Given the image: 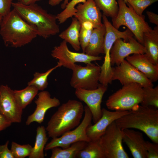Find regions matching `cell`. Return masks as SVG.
Returning a JSON list of instances; mask_svg holds the SVG:
<instances>
[{
    "label": "cell",
    "instance_id": "obj_1",
    "mask_svg": "<svg viewBox=\"0 0 158 158\" xmlns=\"http://www.w3.org/2000/svg\"><path fill=\"white\" fill-rule=\"evenodd\" d=\"M0 35L6 46L14 48L29 44L38 36L36 29L13 8L2 17Z\"/></svg>",
    "mask_w": 158,
    "mask_h": 158
},
{
    "label": "cell",
    "instance_id": "obj_12",
    "mask_svg": "<svg viewBox=\"0 0 158 158\" xmlns=\"http://www.w3.org/2000/svg\"><path fill=\"white\" fill-rule=\"evenodd\" d=\"M102 18L103 24L105 27L106 33L104 46L105 56L103 63L101 67L103 71H111L112 68L110 62V50L115 42L120 38L123 39L125 42H128L129 38L133 37V35L128 28L122 32L115 28L104 15H102Z\"/></svg>",
    "mask_w": 158,
    "mask_h": 158
},
{
    "label": "cell",
    "instance_id": "obj_35",
    "mask_svg": "<svg viewBox=\"0 0 158 158\" xmlns=\"http://www.w3.org/2000/svg\"><path fill=\"white\" fill-rule=\"evenodd\" d=\"M158 144L146 141L147 158H158Z\"/></svg>",
    "mask_w": 158,
    "mask_h": 158
},
{
    "label": "cell",
    "instance_id": "obj_33",
    "mask_svg": "<svg viewBox=\"0 0 158 158\" xmlns=\"http://www.w3.org/2000/svg\"><path fill=\"white\" fill-rule=\"evenodd\" d=\"M32 148L29 144L21 145L13 141L11 150L14 158H24L29 156Z\"/></svg>",
    "mask_w": 158,
    "mask_h": 158
},
{
    "label": "cell",
    "instance_id": "obj_40",
    "mask_svg": "<svg viewBox=\"0 0 158 158\" xmlns=\"http://www.w3.org/2000/svg\"><path fill=\"white\" fill-rule=\"evenodd\" d=\"M70 0H64L63 2L61 5V8L64 9L66 5L69 3ZM62 1V0H49V4L52 6H55L58 5Z\"/></svg>",
    "mask_w": 158,
    "mask_h": 158
},
{
    "label": "cell",
    "instance_id": "obj_15",
    "mask_svg": "<svg viewBox=\"0 0 158 158\" xmlns=\"http://www.w3.org/2000/svg\"><path fill=\"white\" fill-rule=\"evenodd\" d=\"M145 52L144 46L133 37H130L128 42H125L121 38L118 39L114 42L110 50L111 65H119L125 58L131 54H143Z\"/></svg>",
    "mask_w": 158,
    "mask_h": 158
},
{
    "label": "cell",
    "instance_id": "obj_17",
    "mask_svg": "<svg viewBox=\"0 0 158 158\" xmlns=\"http://www.w3.org/2000/svg\"><path fill=\"white\" fill-rule=\"evenodd\" d=\"M129 111H112L105 108L102 109V115L100 118L94 125H90L87 128V135L91 140H98L112 122L127 114Z\"/></svg>",
    "mask_w": 158,
    "mask_h": 158
},
{
    "label": "cell",
    "instance_id": "obj_27",
    "mask_svg": "<svg viewBox=\"0 0 158 158\" xmlns=\"http://www.w3.org/2000/svg\"><path fill=\"white\" fill-rule=\"evenodd\" d=\"M76 158H105V157L98 140L87 142L84 148L77 154Z\"/></svg>",
    "mask_w": 158,
    "mask_h": 158
},
{
    "label": "cell",
    "instance_id": "obj_8",
    "mask_svg": "<svg viewBox=\"0 0 158 158\" xmlns=\"http://www.w3.org/2000/svg\"><path fill=\"white\" fill-rule=\"evenodd\" d=\"M122 130L115 121L107 128L99 139L105 158H128L122 145Z\"/></svg>",
    "mask_w": 158,
    "mask_h": 158
},
{
    "label": "cell",
    "instance_id": "obj_37",
    "mask_svg": "<svg viewBox=\"0 0 158 158\" xmlns=\"http://www.w3.org/2000/svg\"><path fill=\"white\" fill-rule=\"evenodd\" d=\"M9 143V140H7L5 144L0 145V158H14L11 150L8 148Z\"/></svg>",
    "mask_w": 158,
    "mask_h": 158
},
{
    "label": "cell",
    "instance_id": "obj_7",
    "mask_svg": "<svg viewBox=\"0 0 158 158\" xmlns=\"http://www.w3.org/2000/svg\"><path fill=\"white\" fill-rule=\"evenodd\" d=\"M84 108V116L81 122L74 130L66 132L58 137L53 138L49 143L46 144L44 150H48L56 147L64 149L76 142H88L91 140L87 135L86 129L92 124V114L87 105Z\"/></svg>",
    "mask_w": 158,
    "mask_h": 158
},
{
    "label": "cell",
    "instance_id": "obj_18",
    "mask_svg": "<svg viewBox=\"0 0 158 158\" xmlns=\"http://www.w3.org/2000/svg\"><path fill=\"white\" fill-rule=\"evenodd\" d=\"M75 8L76 11L74 16L81 24L89 22L92 24L94 28L100 27L103 24L100 10L93 0H86L84 3L78 4Z\"/></svg>",
    "mask_w": 158,
    "mask_h": 158
},
{
    "label": "cell",
    "instance_id": "obj_2",
    "mask_svg": "<svg viewBox=\"0 0 158 158\" xmlns=\"http://www.w3.org/2000/svg\"><path fill=\"white\" fill-rule=\"evenodd\" d=\"M121 130L138 129L145 133L153 142L158 144V110L139 104L115 121Z\"/></svg>",
    "mask_w": 158,
    "mask_h": 158
},
{
    "label": "cell",
    "instance_id": "obj_34",
    "mask_svg": "<svg viewBox=\"0 0 158 158\" xmlns=\"http://www.w3.org/2000/svg\"><path fill=\"white\" fill-rule=\"evenodd\" d=\"M128 4L138 15L141 16L144 11L158 0H124Z\"/></svg>",
    "mask_w": 158,
    "mask_h": 158
},
{
    "label": "cell",
    "instance_id": "obj_16",
    "mask_svg": "<svg viewBox=\"0 0 158 158\" xmlns=\"http://www.w3.org/2000/svg\"><path fill=\"white\" fill-rule=\"evenodd\" d=\"M37 95V98L35 101L36 105L35 109L27 118L26 121L27 125L33 122L41 123L44 121L47 111L51 108L57 107L60 104L59 100L56 97H51L47 91H41Z\"/></svg>",
    "mask_w": 158,
    "mask_h": 158
},
{
    "label": "cell",
    "instance_id": "obj_10",
    "mask_svg": "<svg viewBox=\"0 0 158 158\" xmlns=\"http://www.w3.org/2000/svg\"><path fill=\"white\" fill-rule=\"evenodd\" d=\"M67 43L63 40L59 45L55 46L51 51L52 56L58 60L57 65L59 67L63 66L72 70L76 63L87 64L93 61H100L102 59L101 56H92L83 52L72 51L69 49Z\"/></svg>",
    "mask_w": 158,
    "mask_h": 158
},
{
    "label": "cell",
    "instance_id": "obj_36",
    "mask_svg": "<svg viewBox=\"0 0 158 158\" xmlns=\"http://www.w3.org/2000/svg\"><path fill=\"white\" fill-rule=\"evenodd\" d=\"M13 0H0V16L2 17L11 11Z\"/></svg>",
    "mask_w": 158,
    "mask_h": 158
},
{
    "label": "cell",
    "instance_id": "obj_29",
    "mask_svg": "<svg viewBox=\"0 0 158 158\" xmlns=\"http://www.w3.org/2000/svg\"><path fill=\"white\" fill-rule=\"evenodd\" d=\"M97 6L102 11L103 14L112 18L117 16L118 6L116 0H93Z\"/></svg>",
    "mask_w": 158,
    "mask_h": 158
},
{
    "label": "cell",
    "instance_id": "obj_22",
    "mask_svg": "<svg viewBox=\"0 0 158 158\" xmlns=\"http://www.w3.org/2000/svg\"><path fill=\"white\" fill-rule=\"evenodd\" d=\"M145 54L154 64L158 65V26L143 36Z\"/></svg>",
    "mask_w": 158,
    "mask_h": 158
},
{
    "label": "cell",
    "instance_id": "obj_19",
    "mask_svg": "<svg viewBox=\"0 0 158 158\" xmlns=\"http://www.w3.org/2000/svg\"><path fill=\"white\" fill-rule=\"evenodd\" d=\"M122 130L123 141L129 148L134 158H147L146 141L142 133L131 128Z\"/></svg>",
    "mask_w": 158,
    "mask_h": 158
},
{
    "label": "cell",
    "instance_id": "obj_3",
    "mask_svg": "<svg viewBox=\"0 0 158 158\" xmlns=\"http://www.w3.org/2000/svg\"><path fill=\"white\" fill-rule=\"evenodd\" d=\"M84 112V107L78 101L70 99L62 104L48 122L45 128L48 136L58 137L77 127Z\"/></svg>",
    "mask_w": 158,
    "mask_h": 158
},
{
    "label": "cell",
    "instance_id": "obj_21",
    "mask_svg": "<svg viewBox=\"0 0 158 158\" xmlns=\"http://www.w3.org/2000/svg\"><path fill=\"white\" fill-rule=\"evenodd\" d=\"M106 28L104 24L99 27L94 28L84 53L89 56H98L104 54V38Z\"/></svg>",
    "mask_w": 158,
    "mask_h": 158
},
{
    "label": "cell",
    "instance_id": "obj_24",
    "mask_svg": "<svg viewBox=\"0 0 158 158\" xmlns=\"http://www.w3.org/2000/svg\"><path fill=\"white\" fill-rule=\"evenodd\" d=\"M87 142L78 141L72 144L69 147L64 149L59 147L53 148L51 158H75L78 153L83 149Z\"/></svg>",
    "mask_w": 158,
    "mask_h": 158
},
{
    "label": "cell",
    "instance_id": "obj_4",
    "mask_svg": "<svg viewBox=\"0 0 158 158\" xmlns=\"http://www.w3.org/2000/svg\"><path fill=\"white\" fill-rule=\"evenodd\" d=\"M12 6L26 21L36 29L38 36L47 39L59 32L56 16L48 13L36 3L25 5L13 2Z\"/></svg>",
    "mask_w": 158,
    "mask_h": 158
},
{
    "label": "cell",
    "instance_id": "obj_5",
    "mask_svg": "<svg viewBox=\"0 0 158 158\" xmlns=\"http://www.w3.org/2000/svg\"><path fill=\"white\" fill-rule=\"evenodd\" d=\"M118 11L116 17L112 18V25L118 29L122 25L126 26L132 33L136 40L143 45L144 33L152 29L145 20V16L137 14L132 7L124 0H117Z\"/></svg>",
    "mask_w": 158,
    "mask_h": 158
},
{
    "label": "cell",
    "instance_id": "obj_32",
    "mask_svg": "<svg viewBox=\"0 0 158 158\" xmlns=\"http://www.w3.org/2000/svg\"><path fill=\"white\" fill-rule=\"evenodd\" d=\"M93 28L92 24L90 22H86L81 24L79 34V40L80 47L84 53Z\"/></svg>",
    "mask_w": 158,
    "mask_h": 158
},
{
    "label": "cell",
    "instance_id": "obj_11",
    "mask_svg": "<svg viewBox=\"0 0 158 158\" xmlns=\"http://www.w3.org/2000/svg\"><path fill=\"white\" fill-rule=\"evenodd\" d=\"M112 81L118 80L123 85L137 83L143 87H153L152 83L142 73L124 60L119 65L112 67Z\"/></svg>",
    "mask_w": 158,
    "mask_h": 158
},
{
    "label": "cell",
    "instance_id": "obj_26",
    "mask_svg": "<svg viewBox=\"0 0 158 158\" xmlns=\"http://www.w3.org/2000/svg\"><path fill=\"white\" fill-rule=\"evenodd\" d=\"M38 91L35 87L28 85L22 90H13V93L17 102L23 109L31 102Z\"/></svg>",
    "mask_w": 158,
    "mask_h": 158
},
{
    "label": "cell",
    "instance_id": "obj_28",
    "mask_svg": "<svg viewBox=\"0 0 158 158\" xmlns=\"http://www.w3.org/2000/svg\"><path fill=\"white\" fill-rule=\"evenodd\" d=\"M141 105L158 108V86L155 87H143V96Z\"/></svg>",
    "mask_w": 158,
    "mask_h": 158
},
{
    "label": "cell",
    "instance_id": "obj_42",
    "mask_svg": "<svg viewBox=\"0 0 158 158\" xmlns=\"http://www.w3.org/2000/svg\"><path fill=\"white\" fill-rule=\"evenodd\" d=\"M2 17L0 16V25L1 21V20H2Z\"/></svg>",
    "mask_w": 158,
    "mask_h": 158
},
{
    "label": "cell",
    "instance_id": "obj_30",
    "mask_svg": "<svg viewBox=\"0 0 158 158\" xmlns=\"http://www.w3.org/2000/svg\"><path fill=\"white\" fill-rule=\"evenodd\" d=\"M59 67L56 65L43 73L35 72L33 75V78L28 83V85L35 87L38 90H44L48 85V78L52 72Z\"/></svg>",
    "mask_w": 158,
    "mask_h": 158
},
{
    "label": "cell",
    "instance_id": "obj_41",
    "mask_svg": "<svg viewBox=\"0 0 158 158\" xmlns=\"http://www.w3.org/2000/svg\"><path fill=\"white\" fill-rule=\"evenodd\" d=\"M18 2L25 5H29L36 3L41 0H17Z\"/></svg>",
    "mask_w": 158,
    "mask_h": 158
},
{
    "label": "cell",
    "instance_id": "obj_9",
    "mask_svg": "<svg viewBox=\"0 0 158 158\" xmlns=\"http://www.w3.org/2000/svg\"><path fill=\"white\" fill-rule=\"evenodd\" d=\"M83 66L75 64L70 84L75 89L93 90L98 87L101 72L100 66L92 63Z\"/></svg>",
    "mask_w": 158,
    "mask_h": 158
},
{
    "label": "cell",
    "instance_id": "obj_13",
    "mask_svg": "<svg viewBox=\"0 0 158 158\" xmlns=\"http://www.w3.org/2000/svg\"><path fill=\"white\" fill-rule=\"evenodd\" d=\"M23 109L17 102L13 90L6 85L0 86V113L11 123L21 122Z\"/></svg>",
    "mask_w": 158,
    "mask_h": 158
},
{
    "label": "cell",
    "instance_id": "obj_20",
    "mask_svg": "<svg viewBox=\"0 0 158 158\" xmlns=\"http://www.w3.org/2000/svg\"><path fill=\"white\" fill-rule=\"evenodd\" d=\"M126 60L142 73L152 83L158 80V65L154 64L145 54H133Z\"/></svg>",
    "mask_w": 158,
    "mask_h": 158
},
{
    "label": "cell",
    "instance_id": "obj_14",
    "mask_svg": "<svg viewBox=\"0 0 158 158\" xmlns=\"http://www.w3.org/2000/svg\"><path fill=\"white\" fill-rule=\"evenodd\" d=\"M107 89V86L99 84L97 89L93 90L75 89V96L87 104L91 112L94 123L102 116L101 104L103 96Z\"/></svg>",
    "mask_w": 158,
    "mask_h": 158
},
{
    "label": "cell",
    "instance_id": "obj_6",
    "mask_svg": "<svg viewBox=\"0 0 158 158\" xmlns=\"http://www.w3.org/2000/svg\"><path fill=\"white\" fill-rule=\"evenodd\" d=\"M143 87L137 83L123 85L110 96L106 105L107 108L116 111H129L141 103Z\"/></svg>",
    "mask_w": 158,
    "mask_h": 158
},
{
    "label": "cell",
    "instance_id": "obj_38",
    "mask_svg": "<svg viewBox=\"0 0 158 158\" xmlns=\"http://www.w3.org/2000/svg\"><path fill=\"white\" fill-rule=\"evenodd\" d=\"M12 123L0 113V132L10 126Z\"/></svg>",
    "mask_w": 158,
    "mask_h": 158
},
{
    "label": "cell",
    "instance_id": "obj_25",
    "mask_svg": "<svg viewBox=\"0 0 158 158\" xmlns=\"http://www.w3.org/2000/svg\"><path fill=\"white\" fill-rule=\"evenodd\" d=\"M46 128L44 126H38L34 146L32 147L29 158H44V150L48 141Z\"/></svg>",
    "mask_w": 158,
    "mask_h": 158
},
{
    "label": "cell",
    "instance_id": "obj_39",
    "mask_svg": "<svg viewBox=\"0 0 158 158\" xmlns=\"http://www.w3.org/2000/svg\"><path fill=\"white\" fill-rule=\"evenodd\" d=\"M146 13L149 21L151 23L155 24L157 26H158V15L149 11H147Z\"/></svg>",
    "mask_w": 158,
    "mask_h": 158
},
{
    "label": "cell",
    "instance_id": "obj_31",
    "mask_svg": "<svg viewBox=\"0 0 158 158\" xmlns=\"http://www.w3.org/2000/svg\"><path fill=\"white\" fill-rule=\"evenodd\" d=\"M86 0H71L66 5L64 10L56 15L59 24L65 22L70 18H72L76 11L75 6L78 4L84 3Z\"/></svg>",
    "mask_w": 158,
    "mask_h": 158
},
{
    "label": "cell",
    "instance_id": "obj_23",
    "mask_svg": "<svg viewBox=\"0 0 158 158\" xmlns=\"http://www.w3.org/2000/svg\"><path fill=\"white\" fill-rule=\"evenodd\" d=\"M81 24L75 18H73L71 23L66 30L62 32L59 37L70 44L74 49L79 51L80 46L79 34Z\"/></svg>",
    "mask_w": 158,
    "mask_h": 158
}]
</instances>
